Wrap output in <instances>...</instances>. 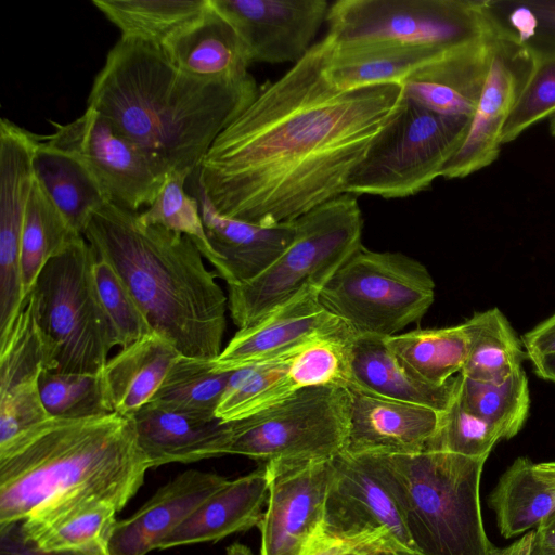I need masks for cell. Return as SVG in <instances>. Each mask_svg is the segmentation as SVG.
<instances>
[{
	"label": "cell",
	"instance_id": "cell-1",
	"mask_svg": "<svg viewBox=\"0 0 555 555\" xmlns=\"http://www.w3.org/2000/svg\"><path fill=\"white\" fill-rule=\"evenodd\" d=\"M326 56L323 38L215 140L195 173L218 214L269 227L346 193L403 93L399 83L339 90Z\"/></svg>",
	"mask_w": 555,
	"mask_h": 555
},
{
	"label": "cell",
	"instance_id": "cell-2",
	"mask_svg": "<svg viewBox=\"0 0 555 555\" xmlns=\"http://www.w3.org/2000/svg\"><path fill=\"white\" fill-rule=\"evenodd\" d=\"M258 91L251 75L233 82L201 80L178 68L160 46L120 38L94 77L87 103L169 172L192 176Z\"/></svg>",
	"mask_w": 555,
	"mask_h": 555
},
{
	"label": "cell",
	"instance_id": "cell-3",
	"mask_svg": "<svg viewBox=\"0 0 555 555\" xmlns=\"http://www.w3.org/2000/svg\"><path fill=\"white\" fill-rule=\"evenodd\" d=\"M138 215L108 203L93 214L83 237L125 282L154 333L182 357L215 360L228 308L217 273L188 236L145 225Z\"/></svg>",
	"mask_w": 555,
	"mask_h": 555
},
{
	"label": "cell",
	"instance_id": "cell-4",
	"mask_svg": "<svg viewBox=\"0 0 555 555\" xmlns=\"http://www.w3.org/2000/svg\"><path fill=\"white\" fill-rule=\"evenodd\" d=\"M149 468L132 416L50 417L0 446V526L79 490L96 492L120 511Z\"/></svg>",
	"mask_w": 555,
	"mask_h": 555
},
{
	"label": "cell",
	"instance_id": "cell-5",
	"mask_svg": "<svg viewBox=\"0 0 555 555\" xmlns=\"http://www.w3.org/2000/svg\"><path fill=\"white\" fill-rule=\"evenodd\" d=\"M377 455L418 555H496L480 508L488 457L431 450Z\"/></svg>",
	"mask_w": 555,
	"mask_h": 555
},
{
	"label": "cell",
	"instance_id": "cell-6",
	"mask_svg": "<svg viewBox=\"0 0 555 555\" xmlns=\"http://www.w3.org/2000/svg\"><path fill=\"white\" fill-rule=\"evenodd\" d=\"M96 255L83 236L52 257L30 291L51 369L65 374H100L119 346L101 304L93 274Z\"/></svg>",
	"mask_w": 555,
	"mask_h": 555
},
{
	"label": "cell",
	"instance_id": "cell-7",
	"mask_svg": "<svg viewBox=\"0 0 555 555\" xmlns=\"http://www.w3.org/2000/svg\"><path fill=\"white\" fill-rule=\"evenodd\" d=\"M296 235L285 251L254 280L228 285V309L238 328L249 326L306 288L321 291L362 246L363 217L345 193L295 220Z\"/></svg>",
	"mask_w": 555,
	"mask_h": 555
},
{
	"label": "cell",
	"instance_id": "cell-8",
	"mask_svg": "<svg viewBox=\"0 0 555 555\" xmlns=\"http://www.w3.org/2000/svg\"><path fill=\"white\" fill-rule=\"evenodd\" d=\"M435 299L426 267L402 253L360 246L319 292L354 336L387 338L418 322Z\"/></svg>",
	"mask_w": 555,
	"mask_h": 555
},
{
	"label": "cell",
	"instance_id": "cell-9",
	"mask_svg": "<svg viewBox=\"0 0 555 555\" xmlns=\"http://www.w3.org/2000/svg\"><path fill=\"white\" fill-rule=\"evenodd\" d=\"M324 37L332 49L371 44L454 49L496 34L482 0H339Z\"/></svg>",
	"mask_w": 555,
	"mask_h": 555
},
{
	"label": "cell",
	"instance_id": "cell-10",
	"mask_svg": "<svg viewBox=\"0 0 555 555\" xmlns=\"http://www.w3.org/2000/svg\"><path fill=\"white\" fill-rule=\"evenodd\" d=\"M469 124L470 117L438 114L402 95L351 173L346 193L404 198L427 190L461 147Z\"/></svg>",
	"mask_w": 555,
	"mask_h": 555
},
{
	"label": "cell",
	"instance_id": "cell-11",
	"mask_svg": "<svg viewBox=\"0 0 555 555\" xmlns=\"http://www.w3.org/2000/svg\"><path fill=\"white\" fill-rule=\"evenodd\" d=\"M348 410L347 388H306L268 409L225 422V454L270 466L331 460L345 451Z\"/></svg>",
	"mask_w": 555,
	"mask_h": 555
},
{
	"label": "cell",
	"instance_id": "cell-12",
	"mask_svg": "<svg viewBox=\"0 0 555 555\" xmlns=\"http://www.w3.org/2000/svg\"><path fill=\"white\" fill-rule=\"evenodd\" d=\"M50 122L54 132L42 138L80 158L109 203L139 212L154 202L170 172L106 116L87 106L73 121Z\"/></svg>",
	"mask_w": 555,
	"mask_h": 555
},
{
	"label": "cell",
	"instance_id": "cell-13",
	"mask_svg": "<svg viewBox=\"0 0 555 555\" xmlns=\"http://www.w3.org/2000/svg\"><path fill=\"white\" fill-rule=\"evenodd\" d=\"M332 461L322 530L346 541L390 539L413 550L378 455L343 451Z\"/></svg>",
	"mask_w": 555,
	"mask_h": 555
},
{
	"label": "cell",
	"instance_id": "cell-14",
	"mask_svg": "<svg viewBox=\"0 0 555 555\" xmlns=\"http://www.w3.org/2000/svg\"><path fill=\"white\" fill-rule=\"evenodd\" d=\"M496 31L489 70L467 134L443 167L440 177L444 179L465 178L499 157L503 128L533 72L535 59L529 50Z\"/></svg>",
	"mask_w": 555,
	"mask_h": 555
},
{
	"label": "cell",
	"instance_id": "cell-15",
	"mask_svg": "<svg viewBox=\"0 0 555 555\" xmlns=\"http://www.w3.org/2000/svg\"><path fill=\"white\" fill-rule=\"evenodd\" d=\"M253 62L297 63L313 44L330 10L326 0H210Z\"/></svg>",
	"mask_w": 555,
	"mask_h": 555
},
{
	"label": "cell",
	"instance_id": "cell-16",
	"mask_svg": "<svg viewBox=\"0 0 555 555\" xmlns=\"http://www.w3.org/2000/svg\"><path fill=\"white\" fill-rule=\"evenodd\" d=\"M353 333L306 288L249 326L240 328L212 360L218 371H235L287 354L326 338L351 339Z\"/></svg>",
	"mask_w": 555,
	"mask_h": 555
},
{
	"label": "cell",
	"instance_id": "cell-17",
	"mask_svg": "<svg viewBox=\"0 0 555 555\" xmlns=\"http://www.w3.org/2000/svg\"><path fill=\"white\" fill-rule=\"evenodd\" d=\"M39 137L2 118L0 121V327L9 325L25 300L21 245L35 175L33 156Z\"/></svg>",
	"mask_w": 555,
	"mask_h": 555
},
{
	"label": "cell",
	"instance_id": "cell-18",
	"mask_svg": "<svg viewBox=\"0 0 555 555\" xmlns=\"http://www.w3.org/2000/svg\"><path fill=\"white\" fill-rule=\"evenodd\" d=\"M333 459L296 466L264 465L267 508L259 522L260 555H300L321 529Z\"/></svg>",
	"mask_w": 555,
	"mask_h": 555
},
{
	"label": "cell",
	"instance_id": "cell-19",
	"mask_svg": "<svg viewBox=\"0 0 555 555\" xmlns=\"http://www.w3.org/2000/svg\"><path fill=\"white\" fill-rule=\"evenodd\" d=\"M50 356L28 294L12 323L0 333V446L50 418L39 392V376Z\"/></svg>",
	"mask_w": 555,
	"mask_h": 555
},
{
	"label": "cell",
	"instance_id": "cell-20",
	"mask_svg": "<svg viewBox=\"0 0 555 555\" xmlns=\"http://www.w3.org/2000/svg\"><path fill=\"white\" fill-rule=\"evenodd\" d=\"M348 433L345 452L352 454H412L424 451L440 412L347 388Z\"/></svg>",
	"mask_w": 555,
	"mask_h": 555
},
{
	"label": "cell",
	"instance_id": "cell-21",
	"mask_svg": "<svg viewBox=\"0 0 555 555\" xmlns=\"http://www.w3.org/2000/svg\"><path fill=\"white\" fill-rule=\"evenodd\" d=\"M228 479L195 469L179 474L160 487L130 517L117 520L108 542L109 555H146L179 527Z\"/></svg>",
	"mask_w": 555,
	"mask_h": 555
},
{
	"label": "cell",
	"instance_id": "cell-22",
	"mask_svg": "<svg viewBox=\"0 0 555 555\" xmlns=\"http://www.w3.org/2000/svg\"><path fill=\"white\" fill-rule=\"evenodd\" d=\"M494 36L446 52L402 83L405 98L438 114L474 115L489 70Z\"/></svg>",
	"mask_w": 555,
	"mask_h": 555
},
{
	"label": "cell",
	"instance_id": "cell-23",
	"mask_svg": "<svg viewBox=\"0 0 555 555\" xmlns=\"http://www.w3.org/2000/svg\"><path fill=\"white\" fill-rule=\"evenodd\" d=\"M197 199L209 243L220 260L218 276L228 285L247 283L268 269L291 245L295 221L259 225L216 211L197 185Z\"/></svg>",
	"mask_w": 555,
	"mask_h": 555
},
{
	"label": "cell",
	"instance_id": "cell-24",
	"mask_svg": "<svg viewBox=\"0 0 555 555\" xmlns=\"http://www.w3.org/2000/svg\"><path fill=\"white\" fill-rule=\"evenodd\" d=\"M117 512L107 498L79 490L44 502L22 524L25 534L43 550L108 548Z\"/></svg>",
	"mask_w": 555,
	"mask_h": 555
},
{
	"label": "cell",
	"instance_id": "cell-25",
	"mask_svg": "<svg viewBox=\"0 0 555 555\" xmlns=\"http://www.w3.org/2000/svg\"><path fill=\"white\" fill-rule=\"evenodd\" d=\"M270 476L261 468L227 480L158 545L159 550L221 540L259 526L268 502Z\"/></svg>",
	"mask_w": 555,
	"mask_h": 555
},
{
	"label": "cell",
	"instance_id": "cell-26",
	"mask_svg": "<svg viewBox=\"0 0 555 555\" xmlns=\"http://www.w3.org/2000/svg\"><path fill=\"white\" fill-rule=\"evenodd\" d=\"M351 385L379 397L444 411L455 397L459 375L437 385L415 373L385 338L354 336L350 343Z\"/></svg>",
	"mask_w": 555,
	"mask_h": 555
},
{
	"label": "cell",
	"instance_id": "cell-27",
	"mask_svg": "<svg viewBox=\"0 0 555 555\" xmlns=\"http://www.w3.org/2000/svg\"><path fill=\"white\" fill-rule=\"evenodd\" d=\"M138 442L150 468L225 455L227 427L147 403L133 416Z\"/></svg>",
	"mask_w": 555,
	"mask_h": 555
},
{
	"label": "cell",
	"instance_id": "cell-28",
	"mask_svg": "<svg viewBox=\"0 0 555 555\" xmlns=\"http://www.w3.org/2000/svg\"><path fill=\"white\" fill-rule=\"evenodd\" d=\"M162 48L178 68L201 80L233 82L250 76L243 42L212 5Z\"/></svg>",
	"mask_w": 555,
	"mask_h": 555
},
{
	"label": "cell",
	"instance_id": "cell-29",
	"mask_svg": "<svg viewBox=\"0 0 555 555\" xmlns=\"http://www.w3.org/2000/svg\"><path fill=\"white\" fill-rule=\"evenodd\" d=\"M181 357L168 340L156 333L120 348L101 372L109 411L133 416L152 400Z\"/></svg>",
	"mask_w": 555,
	"mask_h": 555
},
{
	"label": "cell",
	"instance_id": "cell-30",
	"mask_svg": "<svg viewBox=\"0 0 555 555\" xmlns=\"http://www.w3.org/2000/svg\"><path fill=\"white\" fill-rule=\"evenodd\" d=\"M489 505L506 539L535 528L555 512V461L517 457L500 477Z\"/></svg>",
	"mask_w": 555,
	"mask_h": 555
},
{
	"label": "cell",
	"instance_id": "cell-31",
	"mask_svg": "<svg viewBox=\"0 0 555 555\" xmlns=\"http://www.w3.org/2000/svg\"><path fill=\"white\" fill-rule=\"evenodd\" d=\"M326 42L325 74L339 90L401 85L412 73L452 50L405 44H371L335 50Z\"/></svg>",
	"mask_w": 555,
	"mask_h": 555
},
{
	"label": "cell",
	"instance_id": "cell-32",
	"mask_svg": "<svg viewBox=\"0 0 555 555\" xmlns=\"http://www.w3.org/2000/svg\"><path fill=\"white\" fill-rule=\"evenodd\" d=\"M34 175L48 196L79 234L99 209L109 203L102 186L74 154L39 137L33 156Z\"/></svg>",
	"mask_w": 555,
	"mask_h": 555
},
{
	"label": "cell",
	"instance_id": "cell-33",
	"mask_svg": "<svg viewBox=\"0 0 555 555\" xmlns=\"http://www.w3.org/2000/svg\"><path fill=\"white\" fill-rule=\"evenodd\" d=\"M351 340L320 339L299 350L275 380L247 408L243 417L275 405L306 388L326 385L348 388L351 385Z\"/></svg>",
	"mask_w": 555,
	"mask_h": 555
},
{
	"label": "cell",
	"instance_id": "cell-34",
	"mask_svg": "<svg viewBox=\"0 0 555 555\" xmlns=\"http://www.w3.org/2000/svg\"><path fill=\"white\" fill-rule=\"evenodd\" d=\"M121 33L163 47L168 40L202 17L210 0H92Z\"/></svg>",
	"mask_w": 555,
	"mask_h": 555
},
{
	"label": "cell",
	"instance_id": "cell-35",
	"mask_svg": "<svg viewBox=\"0 0 555 555\" xmlns=\"http://www.w3.org/2000/svg\"><path fill=\"white\" fill-rule=\"evenodd\" d=\"M468 340L465 377L501 383L522 367L526 357L521 339L498 308L475 312L463 322Z\"/></svg>",
	"mask_w": 555,
	"mask_h": 555
},
{
	"label": "cell",
	"instance_id": "cell-36",
	"mask_svg": "<svg viewBox=\"0 0 555 555\" xmlns=\"http://www.w3.org/2000/svg\"><path fill=\"white\" fill-rule=\"evenodd\" d=\"M211 361L181 357L149 403L201 420L217 418L232 371H218Z\"/></svg>",
	"mask_w": 555,
	"mask_h": 555
},
{
	"label": "cell",
	"instance_id": "cell-37",
	"mask_svg": "<svg viewBox=\"0 0 555 555\" xmlns=\"http://www.w3.org/2000/svg\"><path fill=\"white\" fill-rule=\"evenodd\" d=\"M386 346L415 373L441 385L461 373L468 340L463 323L442 328L414 330L385 338Z\"/></svg>",
	"mask_w": 555,
	"mask_h": 555
},
{
	"label": "cell",
	"instance_id": "cell-38",
	"mask_svg": "<svg viewBox=\"0 0 555 555\" xmlns=\"http://www.w3.org/2000/svg\"><path fill=\"white\" fill-rule=\"evenodd\" d=\"M79 236L43 188L34 179L21 245L22 285L25 297L46 263Z\"/></svg>",
	"mask_w": 555,
	"mask_h": 555
},
{
	"label": "cell",
	"instance_id": "cell-39",
	"mask_svg": "<svg viewBox=\"0 0 555 555\" xmlns=\"http://www.w3.org/2000/svg\"><path fill=\"white\" fill-rule=\"evenodd\" d=\"M457 398L467 411L495 428L502 440L515 437L529 415V386L522 367L501 383L459 374Z\"/></svg>",
	"mask_w": 555,
	"mask_h": 555
},
{
	"label": "cell",
	"instance_id": "cell-40",
	"mask_svg": "<svg viewBox=\"0 0 555 555\" xmlns=\"http://www.w3.org/2000/svg\"><path fill=\"white\" fill-rule=\"evenodd\" d=\"M189 177L184 171H171L154 202L139 212V220L188 236L218 273L220 260L207 237L198 199L184 189Z\"/></svg>",
	"mask_w": 555,
	"mask_h": 555
},
{
	"label": "cell",
	"instance_id": "cell-41",
	"mask_svg": "<svg viewBox=\"0 0 555 555\" xmlns=\"http://www.w3.org/2000/svg\"><path fill=\"white\" fill-rule=\"evenodd\" d=\"M495 28L535 61L555 54V0H486Z\"/></svg>",
	"mask_w": 555,
	"mask_h": 555
},
{
	"label": "cell",
	"instance_id": "cell-42",
	"mask_svg": "<svg viewBox=\"0 0 555 555\" xmlns=\"http://www.w3.org/2000/svg\"><path fill=\"white\" fill-rule=\"evenodd\" d=\"M39 392L51 417L85 418L112 413L100 374H65L43 370Z\"/></svg>",
	"mask_w": 555,
	"mask_h": 555
},
{
	"label": "cell",
	"instance_id": "cell-43",
	"mask_svg": "<svg viewBox=\"0 0 555 555\" xmlns=\"http://www.w3.org/2000/svg\"><path fill=\"white\" fill-rule=\"evenodd\" d=\"M502 440L491 425L467 411L457 398L439 414L437 428L425 450L443 451L470 457H488Z\"/></svg>",
	"mask_w": 555,
	"mask_h": 555
},
{
	"label": "cell",
	"instance_id": "cell-44",
	"mask_svg": "<svg viewBox=\"0 0 555 555\" xmlns=\"http://www.w3.org/2000/svg\"><path fill=\"white\" fill-rule=\"evenodd\" d=\"M93 274L101 304L120 348L154 333L129 288L107 261L96 257Z\"/></svg>",
	"mask_w": 555,
	"mask_h": 555
},
{
	"label": "cell",
	"instance_id": "cell-45",
	"mask_svg": "<svg viewBox=\"0 0 555 555\" xmlns=\"http://www.w3.org/2000/svg\"><path fill=\"white\" fill-rule=\"evenodd\" d=\"M555 115V54L537 60L533 72L507 119L501 143L516 140L534 124Z\"/></svg>",
	"mask_w": 555,
	"mask_h": 555
},
{
	"label": "cell",
	"instance_id": "cell-46",
	"mask_svg": "<svg viewBox=\"0 0 555 555\" xmlns=\"http://www.w3.org/2000/svg\"><path fill=\"white\" fill-rule=\"evenodd\" d=\"M0 555H109V553L107 547L92 550H43L25 534L21 520L0 526Z\"/></svg>",
	"mask_w": 555,
	"mask_h": 555
},
{
	"label": "cell",
	"instance_id": "cell-47",
	"mask_svg": "<svg viewBox=\"0 0 555 555\" xmlns=\"http://www.w3.org/2000/svg\"><path fill=\"white\" fill-rule=\"evenodd\" d=\"M528 359L555 352V313L521 336Z\"/></svg>",
	"mask_w": 555,
	"mask_h": 555
},
{
	"label": "cell",
	"instance_id": "cell-48",
	"mask_svg": "<svg viewBox=\"0 0 555 555\" xmlns=\"http://www.w3.org/2000/svg\"><path fill=\"white\" fill-rule=\"evenodd\" d=\"M379 540V539H376ZM367 540L346 541L326 534L322 527L300 555H340L356 543Z\"/></svg>",
	"mask_w": 555,
	"mask_h": 555
},
{
	"label": "cell",
	"instance_id": "cell-49",
	"mask_svg": "<svg viewBox=\"0 0 555 555\" xmlns=\"http://www.w3.org/2000/svg\"><path fill=\"white\" fill-rule=\"evenodd\" d=\"M531 550L555 555V512L544 518L533 530Z\"/></svg>",
	"mask_w": 555,
	"mask_h": 555
},
{
	"label": "cell",
	"instance_id": "cell-50",
	"mask_svg": "<svg viewBox=\"0 0 555 555\" xmlns=\"http://www.w3.org/2000/svg\"><path fill=\"white\" fill-rule=\"evenodd\" d=\"M362 555H418L413 550L390 539H383L366 544Z\"/></svg>",
	"mask_w": 555,
	"mask_h": 555
},
{
	"label": "cell",
	"instance_id": "cell-51",
	"mask_svg": "<svg viewBox=\"0 0 555 555\" xmlns=\"http://www.w3.org/2000/svg\"><path fill=\"white\" fill-rule=\"evenodd\" d=\"M530 361L537 376L555 384V352L533 358Z\"/></svg>",
	"mask_w": 555,
	"mask_h": 555
},
{
	"label": "cell",
	"instance_id": "cell-52",
	"mask_svg": "<svg viewBox=\"0 0 555 555\" xmlns=\"http://www.w3.org/2000/svg\"><path fill=\"white\" fill-rule=\"evenodd\" d=\"M533 531H529L519 540L505 548H499L496 555H530Z\"/></svg>",
	"mask_w": 555,
	"mask_h": 555
},
{
	"label": "cell",
	"instance_id": "cell-53",
	"mask_svg": "<svg viewBox=\"0 0 555 555\" xmlns=\"http://www.w3.org/2000/svg\"><path fill=\"white\" fill-rule=\"evenodd\" d=\"M227 555H255L249 547L241 543H233L227 548Z\"/></svg>",
	"mask_w": 555,
	"mask_h": 555
},
{
	"label": "cell",
	"instance_id": "cell-54",
	"mask_svg": "<svg viewBox=\"0 0 555 555\" xmlns=\"http://www.w3.org/2000/svg\"><path fill=\"white\" fill-rule=\"evenodd\" d=\"M550 132L555 137V115L550 118Z\"/></svg>",
	"mask_w": 555,
	"mask_h": 555
},
{
	"label": "cell",
	"instance_id": "cell-55",
	"mask_svg": "<svg viewBox=\"0 0 555 555\" xmlns=\"http://www.w3.org/2000/svg\"><path fill=\"white\" fill-rule=\"evenodd\" d=\"M530 555H552V554L541 553V552H537V551L531 550L530 551Z\"/></svg>",
	"mask_w": 555,
	"mask_h": 555
}]
</instances>
